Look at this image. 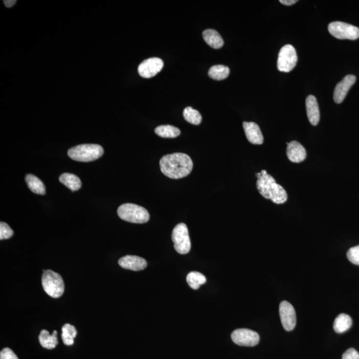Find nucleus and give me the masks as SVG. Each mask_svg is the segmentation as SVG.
<instances>
[{
	"instance_id": "obj_1",
	"label": "nucleus",
	"mask_w": 359,
	"mask_h": 359,
	"mask_svg": "<svg viewBox=\"0 0 359 359\" xmlns=\"http://www.w3.org/2000/svg\"><path fill=\"white\" fill-rule=\"evenodd\" d=\"M160 167L168 178L179 179L185 178L192 172L193 162L188 154L176 152L164 156L160 161Z\"/></svg>"
},
{
	"instance_id": "obj_2",
	"label": "nucleus",
	"mask_w": 359,
	"mask_h": 359,
	"mask_svg": "<svg viewBox=\"0 0 359 359\" xmlns=\"http://www.w3.org/2000/svg\"><path fill=\"white\" fill-rule=\"evenodd\" d=\"M257 188L261 196L270 199L274 203L281 205L287 199V194L284 188L276 183L274 177L269 174H261L257 181Z\"/></svg>"
},
{
	"instance_id": "obj_3",
	"label": "nucleus",
	"mask_w": 359,
	"mask_h": 359,
	"mask_svg": "<svg viewBox=\"0 0 359 359\" xmlns=\"http://www.w3.org/2000/svg\"><path fill=\"white\" fill-rule=\"evenodd\" d=\"M68 154L70 158L75 161L88 163L101 158L104 154V149L99 145L85 144L71 148Z\"/></svg>"
},
{
	"instance_id": "obj_4",
	"label": "nucleus",
	"mask_w": 359,
	"mask_h": 359,
	"mask_svg": "<svg viewBox=\"0 0 359 359\" xmlns=\"http://www.w3.org/2000/svg\"><path fill=\"white\" fill-rule=\"evenodd\" d=\"M119 218L134 223H145L150 219L149 213L145 208L134 204H124L117 210Z\"/></svg>"
},
{
	"instance_id": "obj_5",
	"label": "nucleus",
	"mask_w": 359,
	"mask_h": 359,
	"mask_svg": "<svg viewBox=\"0 0 359 359\" xmlns=\"http://www.w3.org/2000/svg\"><path fill=\"white\" fill-rule=\"evenodd\" d=\"M42 286L46 294L53 298H59L63 294L65 285L63 278L52 270H43L41 278Z\"/></svg>"
},
{
	"instance_id": "obj_6",
	"label": "nucleus",
	"mask_w": 359,
	"mask_h": 359,
	"mask_svg": "<svg viewBox=\"0 0 359 359\" xmlns=\"http://www.w3.org/2000/svg\"><path fill=\"white\" fill-rule=\"evenodd\" d=\"M172 239L174 248L180 254H187L191 249V242L187 226L184 223H179L173 230Z\"/></svg>"
},
{
	"instance_id": "obj_7",
	"label": "nucleus",
	"mask_w": 359,
	"mask_h": 359,
	"mask_svg": "<svg viewBox=\"0 0 359 359\" xmlns=\"http://www.w3.org/2000/svg\"><path fill=\"white\" fill-rule=\"evenodd\" d=\"M328 30L332 36L339 39L355 40L359 37L357 27L344 22H332L328 26Z\"/></svg>"
},
{
	"instance_id": "obj_8",
	"label": "nucleus",
	"mask_w": 359,
	"mask_h": 359,
	"mask_svg": "<svg viewBox=\"0 0 359 359\" xmlns=\"http://www.w3.org/2000/svg\"><path fill=\"white\" fill-rule=\"evenodd\" d=\"M298 62L296 50L291 45H285L279 51L278 68L281 72L288 73L294 70Z\"/></svg>"
},
{
	"instance_id": "obj_9",
	"label": "nucleus",
	"mask_w": 359,
	"mask_h": 359,
	"mask_svg": "<svg viewBox=\"0 0 359 359\" xmlns=\"http://www.w3.org/2000/svg\"><path fill=\"white\" fill-rule=\"evenodd\" d=\"M233 342L239 346L254 347L259 342L258 332L248 329H238L232 332Z\"/></svg>"
},
{
	"instance_id": "obj_10",
	"label": "nucleus",
	"mask_w": 359,
	"mask_h": 359,
	"mask_svg": "<svg viewBox=\"0 0 359 359\" xmlns=\"http://www.w3.org/2000/svg\"><path fill=\"white\" fill-rule=\"evenodd\" d=\"M281 322L285 331H291L296 325V312L291 303L283 301L279 305Z\"/></svg>"
},
{
	"instance_id": "obj_11",
	"label": "nucleus",
	"mask_w": 359,
	"mask_h": 359,
	"mask_svg": "<svg viewBox=\"0 0 359 359\" xmlns=\"http://www.w3.org/2000/svg\"><path fill=\"white\" fill-rule=\"evenodd\" d=\"M164 62L158 57H152L145 60L140 64L138 72L143 78H151L163 70Z\"/></svg>"
},
{
	"instance_id": "obj_12",
	"label": "nucleus",
	"mask_w": 359,
	"mask_h": 359,
	"mask_svg": "<svg viewBox=\"0 0 359 359\" xmlns=\"http://www.w3.org/2000/svg\"><path fill=\"white\" fill-rule=\"evenodd\" d=\"M355 81L356 77L353 75H349L339 82L334 91L333 99L336 103H341L344 101L348 92Z\"/></svg>"
},
{
	"instance_id": "obj_13",
	"label": "nucleus",
	"mask_w": 359,
	"mask_h": 359,
	"mask_svg": "<svg viewBox=\"0 0 359 359\" xmlns=\"http://www.w3.org/2000/svg\"><path fill=\"white\" fill-rule=\"evenodd\" d=\"M119 264L124 269L138 272L145 270L147 262L145 259L137 256H126L119 260Z\"/></svg>"
},
{
	"instance_id": "obj_14",
	"label": "nucleus",
	"mask_w": 359,
	"mask_h": 359,
	"mask_svg": "<svg viewBox=\"0 0 359 359\" xmlns=\"http://www.w3.org/2000/svg\"><path fill=\"white\" fill-rule=\"evenodd\" d=\"M243 127L250 143L254 145H261L263 143L262 133L256 123L254 122H243Z\"/></svg>"
},
{
	"instance_id": "obj_15",
	"label": "nucleus",
	"mask_w": 359,
	"mask_h": 359,
	"mask_svg": "<svg viewBox=\"0 0 359 359\" xmlns=\"http://www.w3.org/2000/svg\"><path fill=\"white\" fill-rule=\"evenodd\" d=\"M287 155L292 163H299L304 161L307 156L305 148L298 141L287 143Z\"/></svg>"
},
{
	"instance_id": "obj_16",
	"label": "nucleus",
	"mask_w": 359,
	"mask_h": 359,
	"mask_svg": "<svg viewBox=\"0 0 359 359\" xmlns=\"http://www.w3.org/2000/svg\"><path fill=\"white\" fill-rule=\"evenodd\" d=\"M306 110L310 123L313 126L318 125L320 120V112L318 101L313 95H309L306 99Z\"/></svg>"
},
{
	"instance_id": "obj_17",
	"label": "nucleus",
	"mask_w": 359,
	"mask_h": 359,
	"mask_svg": "<svg viewBox=\"0 0 359 359\" xmlns=\"http://www.w3.org/2000/svg\"><path fill=\"white\" fill-rule=\"evenodd\" d=\"M203 38L208 46L214 49H219L223 46V40L217 31L208 29L204 31Z\"/></svg>"
},
{
	"instance_id": "obj_18",
	"label": "nucleus",
	"mask_w": 359,
	"mask_h": 359,
	"mask_svg": "<svg viewBox=\"0 0 359 359\" xmlns=\"http://www.w3.org/2000/svg\"><path fill=\"white\" fill-rule=\"evenodd\" d=\"M57 332L54 331L52 334H50L47 330H42L39 336L40 344L47 349H53L56 347L58 344L57 340Z\"/></svg>"
},
{
	"instance_id": "obj_19",
	"label": "nucleus",
	"mask_w": 359,
	"mask_h": 359,
	"mask_svg": "<svg viewBox=\"0 0 359 359\" xmlns=\"http://www.w3.org/2000/svg\"><path fill=\"white\" fill-rule=\"evenodd\" d=\"M59 181L73 192L77 191L81 188V180L76 175L71 173H63L59 177Z\"/></svg>"
},
{
	"instance_id": "obj_20",
	"label": "nucleus",
	"mask_w": 359,
	"mask_h": 359,
	"mask_svg": "<svg viewBox=\"0 0 359 359\" xmlns=\"http://www.w3.org/2000/svg\"><path fill=\"white\" fill-rule=\"evenodd\" d=\"M26 182L28 188L31 191L39 195H45L46 190V186L41 180L35 176V175L29 174L26 176Z\"/></svg>"
},
{
	"instance_id": "obj_21",
	"label": "nucleus",
	"mask_w": 359,
	"mask_h": 359,
	"mask_svg": "<svg viewBox=\"0 0 359 359\" xmlns=\"http://www.w3.org/2000/svg\"><path fill=\"white\" fill-rule=\"evenodd\" d=\"M352 323L351 317L345 313H341L334 319L333 329L336 333H343L351 327Z\"/></svg>"
},
{
	"instance_id": "obj_22",
	"label": "nucleus",
	"mask_w": 359,
	"mask_h": 359,
	"mask_svg": "<svg viewBox=\"0 0 359 359\" xmlns=\"http://www.w3.org/2000/svg\"><path fill=\"white\" fill-rule=\"evenodd\" d=\"M155 133L163 138H176L181 134V130L176 126L172 125H161L155 128Z\"/></svg>"
},
{
	"instance_id": "obj_23",
	"label": "nucleus",
	"mask_w": 359,
	"mask_h": 359,
	"mask_svg": "<svg viewBox=\"0 0 359 359\" xmlns=\"http://www.w3.org/2000/svg\"><path fill=\"white\" fill-rule=\"evenodd\" d=\"M77 331L74 326L69 324L64 325L62 327V340L65 345H72L74 343V339L76 338Z\"/></svg>"
},
{
	"instance_id": "obj_24",
	"label": "nucleus",
	"mask_w": 359,
	"mask_h": 359,
	"mask_svg": "<svg viewBox=\"0 0 359 359\" xmlns=\"http://www.w3.org/2000/svg\"><path fill=\"white\" fill-rule=\"evenodd\" d=\"M229 74L230 69L228 66L220 65L211 66L208 72V75L210 78L217 81H221L227 78Z\"/></svg>"
},
{
	"instance_id": "obj_25",
	"label": "nucleus",
	"mask_w": 359,
	"mask_h": 359,
	"mask_svg": "<svg viewBox=\"0 0 359 359\" xmlns=\"http://www.w3.org/2000/svg\"><path fill=\"white\" fill-rule=\"evenodd\" d=\"M188 284L193 289H198L201 285L206 282V278L201 273L192 272L186 277Z\"/></svg>"
},
{
	"instance_id": "obj_26",
	"label": "nucleus",
	"mask_w": 359,
	"mask_h": 359,
	"mask_svg": "<svg viewBox=\"0 0 359 359\" xmlns=\"http://www.w3.org/2000/svg\"><path fill=\"white\" fill-rule=\"evenodd\" d=\"M184 118L186 121L194 125H198L201 122V116L198 110L188 106L184 110Z\"/></svg>"
},
{
	"instance_id": "obj_27",
	"label": "nucleus",
	"mask_w": 359,
	"mask_h": 359,
	"mask_svg": "<svg viewBox=\"0 0 359 359\" xmlns=\"http://www.w3.org/2000/svg\"><path fill=\"white\" fill-rule=\"evenodd\" d=\"M13 231L6 223L1 221L0 223V239H8L12 238Z\"/></svg>"
},
{
	"instance_id": "obj_28",
	"label": "nucleus",
	"mask_w": 359,
	"mask_h": 359,
	"mask_svg": "<svg viewBox=\"0 0 359 359\" xmlns=\"http://www.w3.org/2000/svg\"><path fill=\"white\" fill-rule=\"evenodd\" d=\"M347 256L351 263L359 265V245L350 248L347 253Z\"/></svg>"
},
{
	"instance_id": "obj_29",
	"label": "nucleus",
	"mask_w": 359,
	"mask_h": 359,
	"mask_svg": "<svg viewBox=\"0 0 359 359\" xmlns=\"http://www.w3.org/2000/svg\"><path fill=\"white\" fill-rule=\"evenodd\" d=\"M0 359H19L16 354L9 348H5L0 352Z\"/></svg>"
},
{
	"instance_id": "obj_30",
	"label": "nucleus",
	"mask_w": 359,
	"mask_h": 359,
	"mask_svg": "<svg viewBox=\"0 0 359 359\" xmlns=\"http://www.w3.org/2000/svg\"><path fill=\"white\" fill-rule=\"evenodd\" d=\"M342 359H359V353L355 349L351 348L343 353Z\"/></svg>"
},
{
	"instance_id": "obj_31",
	"label": "nucleus",
	"mask_w": 359,
	"mask_h": 359,
	"mask_svg": "<svg viewBox=\"0 0 359 359\" xmlns=\"http://www.w3.org/2000/svg\"><path fill=\"white\" fill-rule=\"evenodd\" d=\"M16 2L15 0H4V5L8 8H12V6L15 5Z\"/></svg>"
},
{
	"instance_id": "obj_32",
	"label": "nucleus",
	"mask_w": 359,
	"mask_h": 359,
	"mask_svg": "<svg viewBox=\"0 0 359 359\" xmlns=\"http://www.w3.org/2000/svg\"><path fill=\"white\" fill-rule=\"evenodd\" d=\"M297 0H280L279 2L283 5L291 6L293 4L297 3Z\"/></svg>"
}]
</instances>
